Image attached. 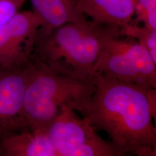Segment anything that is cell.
<instances>
[{
  "label": "cell",
  "mask_w": 156,
  "mask_h": 156,
  "mask_svg": "<svg viewBox=\"0 0 156 156\" xmlns=\"http://www.w3.org/2000/svg\"><path fill=\"white\" fill-rule=\"evenodd\" d=\"M75 9L96 22L123 28L131 23L137 0H71Z\"/></svg>",
  "instance_id": "ba28073f"
},
{
  "label": "cell",
  "mask_w": 156,
  "mask_h": 156,
  "mask_svg": "<svg viewBox=\"0 0 156 156\" xmlns=\"http://www.w3.org/2000/svg\"><path fill=\"white\" fill-rule=\"evenodd\" d=\"M137 21L144 26L156 30V0H137L135 7Z\"/></svg>",
  "instance_id": "7c38bea8"
},
{
  "label": "cell",
  "mask_w": 156,
  "mask_h": 156,
  "mask_svg": "<svg viewBox=\"0 0 156 156\" xmlns=\"http://www.w3.org/2000/svg\"><path fill=\"white\" fill-rule=\"evenodd\" d=\"M30 62L22 68L0 71V140L30 130L23 112Z\"/></svg>",
  "instance_id": "52a82bcc"
},
{
  "label": "cell",
  "mask_w": 156,
  "mask_h": 156,
  "mask_svg": "<svg viewBox=\"0 0 156 156\" xmlns=\"http://www.w3.org/2000/svg\"><path fill=\"white\" fill-rule=\"evenodd\" d=\"M57 156H123L112 142L103 140L85 117L63 105L47 131Z\"/></svg>",
  "instance_id": "5b68a950"
},
{
  "label": "cell",
  "mask_w": 156,
  "mask_h": 156,
  "mask_svg": "<svg viewBox=\"0 0 156 156\" xmlns=\"http://www.w3.org/2000/svg\"><path fill=\"white\" fill-rule=\"evenodd\" d=\"M1 156V149H0V156Z\"/></svg>",
  "instance_id": "5bb4252c"
},
{
  "label": "cell",
  "mask_w": 156,
  "mask_h": 156,
  "mask_svg": "<svg viewBox=\"0 0 156 156\" xmlns=\"http://www.w3.org/2000/svg\"><path fill=\"white\" fill-rule=\"evenodd\" d=\"M116 35H122L119 26L92 20L40 26L34 53L53 73L89 79L95 75L94 67L106 39Z\"/></svg>",
  "instance_id": "7a4b0ae2"
},
{
  "label": "cell",
  "mask_w": 156,
  "mask_h": 156,
  "mask_svg": "<svg viewBox=\"0 0 156 156\" xmlns=\"http://www.w3.org/2000/svg\"><path fill=\"white\" fill-rule=\"evenodd\" d=\"M95 89V75L82 79L57 74L34 53L23 100V112L28 128L35 132H47L63 105L82 115Z\"/></svg>",
  "instance_id": "3957f363"
},
{
  "label": "cell",
  "mask_w": 156,
  "mask_h": 156,
  "mask_svg": "<svg viewBox=\"0 0 156 156\" xmlns=\"http://www.w3.org/2000/svg\"><path fill=\"white\" fill-rule=\"evenodd\" d=\"M1 156H57L47 132L24 131L0 140Z\"/></svg>",
  "instance_id": "9c48e42d"
},
{
  "label": "cell",
  "mask_w": 156,
  "mask_h": 156,
  "mask_svg": "<svg viewBox=\"0 0 156 156\" xmlns=\"http://www.w3.org/2000/svg\"><path fill=\"white\" fill-rule=\"evenodd\" d=\"M25 0H0V27L19 12Z\"/></svg>",
  "instance_id": "4fadbf2b"
},
{
  "label": "cell",
  "mask_w": 156,
  "mask_h": 156,
  "mask_svg": "<svg viewBox=\"0 0 156 156\" xmlns=\"http://www.w3.org/2000/svg\"><path fill=\"white\" fill-rule=\"evenodd\" d=\"M153 89L95 73L94 93L82 116L105 131L124 156H156Z\"/></svg>",
  "instance_id": "6da1fadb"
},
{
  "label": "cell",
  "mask_w": 156,
  "mask_h": 156,
  "mask_svg": "<svg viewBox=\"0 0 156 156\" xmlns=\"http://www.w3.org/2000/svg\"><path fill=\"white\" fill-rule=\"evenodd\" d=\"M42 25L34 11L19 12L0 27V71L25 67L34 53L37 32Z\"/></svg>",
  "instance_id": "8992f818"
},
{
  "label": "cell",
  "mask_w": 156,
  "mask_h": 156,
  "mask_svg": "<svg viewBox=\"0 0 156 156\" xmlns=\"http://www.w3.org/2000/svg\"><path fill=\"white\" fill-rule=\"evenodd\" d=\"M122 34L135 38L149 53L156 64V30L145 26L140 27L137 24L129 23L120 28Z\"/></svg>",
  "instance_id": "8fae6325"
},
{
  "label": "cell",
  "mask_w": 156,
  "mask_h": 156,
  "mask_svg": "<svg viewBox=\"0 0 156 156\" xmlns=\"http://www.w3.org/2000/svg\"><path fill=\"white\" fill-rule=\"evenodd\" d=\"M120 35L106 39L94 65V73L156 89V64L149 53L138 42L119 39Z\"/></svg>",
  "instance_id": "277c9868"
},
{
  "label": "cell",
  "mask_w": 156,
  "mask_h": 156,
  "mask_svg": "<svg viewBox=\"0 0 156 156\" xmlns=\"http://www.w3.org/2000/svg\"><path fill=\"white\" fill-rule=\"evenodd\" d=\"M33 11L42 22L41 26L53 28L69 22L86 20L77 11L71 0H30Z\"/></svg>",
  "instance_id": "30bf717a"
}]
</instances>
